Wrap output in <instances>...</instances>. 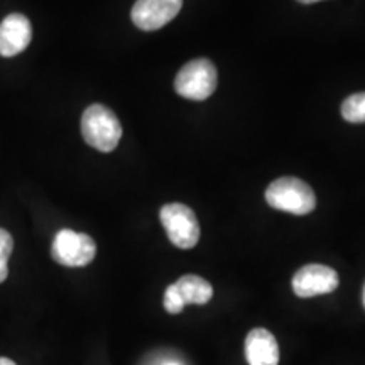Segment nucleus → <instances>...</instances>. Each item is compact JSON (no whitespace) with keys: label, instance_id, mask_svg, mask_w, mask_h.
Returning <instances> with one entry per match:
<instances>
[{"label":"nucleus","instance_id":"5","mask_svg":"<svg viewBox=\"0 0 365 365\" xmlns=\"http://www.w3.org/2000/svg\"><path fill=\"white\" fill-rule=\"evenodd\" d=\"M97 245L93 239L86 234L63 228L53 240L51 255L58 264L66 267H83L95 259Z\"/></svg>","mask_w":365,"mask_h":365},{"label":"nucleus","instance_id":"2","mask_svg":"<svg viewBox=\"0 0 365 365\" xmlns=\"http://www.w3.org/2000/svg\"><path fill=\"white\" fill-rule=\"evenodd\" d=\"M269 207L293 215H308L317 207V196L308 182L299 178L286 176L272 181L266 190Z\"/></svg>","mask_w":365,"mask_h":365},{"label":"nucleus","instance_id":"4","mask_svg":"<svg viewBox=\"0 0 365 365\" xmlns=\"http://www.w3.org/2000/svg\"><path fill=\"white\" fill-rule=\"evenodd\" d=\"M161 223L178 249H193L200 240V223L195 212L182 203H170L161 208Z\"/></svg>","mask_w":365,"mask_h":365},{"label":"nucleus","instance_id":"13","mask_svg":"<svg viewBox=\"0 0 365 365\" xmlns=\"http://www.w3.org/2000/svg\"><path fill=\"white\" fill-rule=\"evenodd\" d=\"M164 309L171 314H178L185 309V303H182L181 296L178 293L175 282L166 287V293H164Z\"/></svg>","mask_w":365,"mask_h":365},{"label":"nucleus","instance_id":"1","mask_svg":"<svg viewBox=\"0 0 365 365\" xmlns=\"http://www.w3.org/2000/svg\"><path fill=\"white\" fill-rule=\"evenodd\" d=\"M81 135L86 144L100 153H112L120 143L122 125L110 108L93 103L81 117Z\"/></svg>","mask_w":365,"mask_h":365},{"label":"nucleus","instance_id":"10","mask_svg":"<svg viewBox=\"0 0 365 365\" xmlns=\"http://www.w3.org/2000/svg\"><path fill=\"white\" fill-rule=\"evenodd\" d=\"M178 293H180L182 303L186 304H207L213 296V287L207 279L186 274L175 282Z\"/></svg>","mask_w":365,"mask_h":365},{"label":"nucleus","instance_id":"12","mask_svg":"<svg viewBox=\"0 0 365 365\" xmlns=\"http://www.w3.org/2000/svg\"><path fill=\"white\" fill-rule=\"evenodd\" d=\"M14 249V239L7 230L0 228V282H4L9 276V257Z\"/></svg>","mask_w":365,"mask_h":365},{"label":"nucleus","instance_id":"14","mask_svg":"<svg viewBox=\"0 0 365 365\" xmlns=\"http://www.w3.org/2000/svg\"><path fill=\"white\" fill-rule=\"evenodd\" d=\"M0 365H16V364H14L11 359H6V357H0Z\"/></svg>","mask_w":365,"mask_h":365},{"label":"nucleus","instance_id":"11","mask_svg":"<svg viewBox=\"0 0 365 365\" xmlns=\"http://www.w3.org/2000/svg\"><path fill=\"white\" fill-rule=\"evenodd\" d=\"M341 117L350 124H364L365 122V91L354 93L341 103Z\"/></svg>","mask_w":365,"mask_h":365},{"label":"nucleus","instance_id":"8","mask_svg":"<svg viewBox=\"0 0 365 365\" xmlns=\"http://www.w3.org/2000/svg\"><path fill=\"white\" fill-rule=\"evenodd\" d=\"M33 38L31 22L22 14H11L0 22V56L12 58L24 51Z\"/></svg>","mask_w":365,"mask_h":365},{"label":"nucleus","instance_id":"17","mask_svg":"<svg viewBox=\"0 0 365 365\" xmlns=\"http://www.w3.org/2000/svg\"><path fill=\"white\" fill-rule=\"evenodd\" d=\"M168 365H178V364H168Z\"/></svg>","mask_w":365,"mask_h":365},{"label":"nucleus","instance_id":"3","mask_svg":"<svg viewBox=\"0 0 365 365\" xmlns=\"http://www.w3.org/2000/svg\"><path fill=\"white\" fill-rule=\"evenodd\" d=\"M217 68L207 58H198L186 63L176 75L175 90L182 98L203 102L217 90Z\"/></svg>","mask_w":365,"mask_h":365},{"label":"nucleus","instance_id":"7","mask_svg":"<svg viewBox=\"0 0 365 365\" xmlns=\"http://www.w3.org/2000/svg\"><path fill=\"white\" fill-rule=\"evenodd\" d=\"M182 0H137L130 17L143 31H158L180 14Z\"/></svg>","mask_w":365,"mask_h":365},{"label":"nucleus","instance_id":"16","mask_svg":"<svg viewBox=\"0 0 365 365\" xmlns=\"http://www.w3.org/2000/svg\"><path fill=\"white\" fill-rule=\"evenodd\" d=\"M362 299H364V308H365V287H364V298Z\"/></svg>","mask_w":365,"mask_h":365},{"label":"nucleus","instance_id":"6","mask_svg":"<svg viewBox=\"0 0 365 365\" xmlns=\"http://www.w3.org/2000/svg\"><path fill=\"white\" fill-rule=\"evenodd\" d=\"M340 284V277L335 269L323 264H308L301 267L293 277V291L298 298H314L330 294Z\"/></svg>","mask_w":365,"mask_h":365},{"label":"nucleus","instance_id":"15","mask_svg":"<svg viewBox=\"0 0 365 365\" xmlns=\"http://www.w3.org/2000/svg\"><path fill=\"white\" fill-rule=\"evenodd\" d=\"M299 4H314V2H319V0H298Z\"/></svg>","mask_w":365,"mask_h":365},{"label":"nucleus","instance_id":"9","mask_svg":"<svg viewBox=\"0 0 365 365\" xmlns=\"http://www.w3.org/2000/svg\"><path fill=\"white\" fill-rule=\"evenodd\" d=\"M245 359L249 365H277L279 346L276 336L266 328H254L245 336Z\"/></svg>","mask_w":365,"mask_h":365}]
</instances>
